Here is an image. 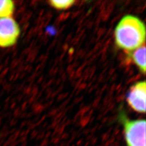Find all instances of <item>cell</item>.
Returning a JSON list of instances; mask_svg holds the SVG:
<instances>
[{"mask_svg":"<svg viewBox=\"0 0 146 146\" xmlns=\"http://www.w3.org/2000/svg\"><path fill=\"white\" fill-rule=\"evenodd\" d=\"M146 26L138 17L124 16L115 28V44L121 49L131 52L145 43Z\"/></svg>","mask_w":146,"mask_h":146,"instance_id":"1","label":"cell"},{"mask_svg":"<svg viewBox=\"0 0 146 146\" xmlns=\"http://www.w3.org/2000/svg\"><path fill=\"white\" fill-rule=\"evenodd\" d=\"M118 119L123 127L126 146H146L145 119L130 120L121 110Z\"/></svg>","mask_w":146,"mask_h":146,"instance_id":"2","label":"cell"},{"mask_svg":"<svg viewBox=\"0 0 146 146\" xmlns=\"http://www.w3.org/2000/svg\"><path fill=\"white\" fill-rule=\"evenodd\" d=\"M21 34L19 23L12 17L0 19V48L13 47Z\"/></svg>","mask_w":146,"mask_h":146,"instance_id":"3","label":"cell"},{"mask_svg":"<svg viewBox=\"0 0 146 146\" xmlns=\"http://www.w3.org/2000/svg\"><path fill=\"white\" fill-rule=\"evenodd\" d=\"M146 83L140 81L131 86L127 101L131 108L137 113H146Z\"/></svg>","mask_w":146,"mask_h":146,"instance_id":"4","label":"cell"},{"mask_svg":"<svg viewBox=\"0 0 146 146\" xmlns=\"http://www.w3.org/2000/svg\"><path fill=\"white\" fill-rule=\"evenodd\" d=\"M129 56L133 61L139 69L143 74L146 73V45L145 43L142 46L134 50Z\"/></svg>","mask_w":146,"mask_h":146,"instance_id":"5","label":"cell"},{"mask_svg":"<svg viewBox=\"0 0 146 146\" xmlns=\"http://www.w3.org/2000/svg\"><path fill=\"white\" fill-rule=\"evenodd\" d=\"M15 10L14 1L0 0V19L12 17Z\"/></svg>","mask_w":146,"mask_h":146,"instance_id":"6","label":"cell"},{"mask_svg":"<svg viewBox=\"0 0 146 146\" xmlns=\"http://www.w3.org/2000/svg\"><path fill=\"white\" fill-rule=\"evenodd\" d=\"M74 0H64V1H57L50 0L48 3L54 8L58 10H65L72 7L75 3Z\"/></svg>","mask_w":146,"mask_h":146,"instance_id":"7","label":"cell"}]
</instances>
